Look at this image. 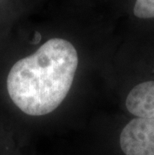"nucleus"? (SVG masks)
<instances>
[{
  "label": "nucleus",
  "instance_id": "nucleus-1",
  "mask_svg": "<svg viewBox=\"0 0 154 155\" xmlns=\"http://www.w3.org/2000/svg\"><path fill=\"white\" fill-rule=\"evenodd\" d=\"M118 143L124 155H154V118L130 119L121 129Z\"/></svg>",
  "mask_w": 154,
  "mask_h": 155
},
{
  "label": "nucleus",
  "instance_id": "nucleus-2",
  "mask_svg": "<svg viewBox=\"0 0 154 155\" xmlns=\"http://www.w3.org/2000/svg\"><path fill=\"white\" fill-rule=\"evenodd\" d=\"M125 107L134 117L154 118V80L140 82L131 88L125 98Z\"/></svg>",
  "mask_w": 154,
  "mask_h": 155
},
{
  "label": "nucleus",
  "instance_id": "nucleus-3",
  "mask_svg": "<svg viewBox=\"0 0 154 155\" xmlns=\"http://www.w3.org/2000/svg\"><path fill=\"white\" fill-rule=\"evenodd\" d=\"M0 155H41L36 142L0 121Z\"/></svg>",
  "mask_w": 154,
  "mask_h": 155
},
{
  "label": "nucleus",
  "instance_id": "nucleus-4",
  "mask_svg": "<svg viewBox=\"0 0 154 155\" xmlns=\"http://www.w3.org/2000/svg\"><path fill=\"white\" fill-rule=\"evenodd\" d=\"M133 13L141 19L154 18V0H136Z\"/></svg>",
  "mask_w": 154,
  "mask_h": 155
}]
</instances>
